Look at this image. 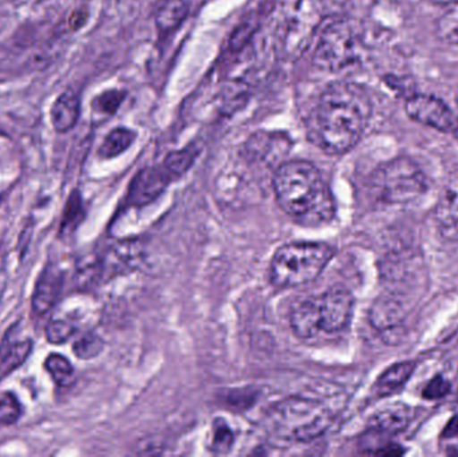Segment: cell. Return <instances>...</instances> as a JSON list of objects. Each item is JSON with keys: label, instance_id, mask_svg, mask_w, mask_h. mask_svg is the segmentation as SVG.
Wrapping results in <instances>:
<instances>
[{"label": "cell", "instance_id": "6da1fadb", "mask_svg": "<svg viewBox=\"0 0 458 457\" xmlns=\"http://www.w3.org/2000/svg\"><path fill=\"white\" fill-rule=\"evenodd\" d=\"M373 113L365 88L352 82H335L318 99L307 129L309 137L323 152L342 155L362 139Z\"/></svg>", "mask_w": 458, "mask_h": 457}, {"label": "cell", "instance_id": "7a4b0ae2", "mask_svg": "<svg viewBox=\"0 0 458 457\" xmlns=\"http://www.w3.org/2000/svg\"><path fill=\"white\" fill-rule=\"evenodd\" d=\"M274 190L280 208L299 224L318 227L335 216L333 193L319 169L309 161L283 163L275 172Z\"/></svg>", "mask_w": 458, "mask_h": 457}, {"label": "cell", "instance_id": "3957f363", "mask_svg": "<svg viewBox=\"0 0 458 457\" xmlns=\"http://www.w3.org/2000/svg\"><path fill=\"white\" fill-rule=\"evenodd\" d=\"M335 420V410L310 397L293 396L272 405L268 426L284 442L307 443L322 436Z\"/></svg>", "mask_w": 458, "mask_h": 457}, {"label": "cell", "instance_id": "277c9868", "mask_svg": "<svg viewBox=\"0 0 458 457\" xmlns=\"http://www.w3.org/2000/svg\"><path fill=\"white\" fill-rule=\"evenodd\" d=\"M335 250L320 241H299L285 244L274 254L269 266V278L282 289L311 284L327 267Z\"/></svg>", "mask_w": 458, "mask_h": 457}, {"label": "cell", "instance_id": "5b68a950", "mask_svg": "<svg viewBox=\"0 0 458 457\" xmlns=\"http://www.w3.org/2000/svg\"><path fill=\"white\" fill-rule=\"evenodd\" d=\"M374 196L382 203L408 204L428 190L422 169L409 157H398L382 164L370 180Z\"/></svg>", "mask_w": 458, "mask_h": 457}, {"label": "cell", "instance_id": "8992f818", "mask_svg": "<svg viewBox=\"0 0 458 457\" xmlns=\"http://www.w3.org/2000/svg\"><path fill=\"white\" fill-rule=\"evenodd\" d=\"M360 59V38L349 21L330 19L320 27L314 63L326 72H338L354 66Z\"/></svg>", "mask_w": 458, "mask_h": 457}, {"label": "cell", "instance_id": "52a82bcc", "mask_svg": "<svg viewBox=\"0 0 458 457\" xmlns=\"http://www.w3.org/2000/svg\"><path fill=\"white\" fill-rule=\"evenodd\" d=\"M320 332L338 333L346 329L354 313V297L342 286L331 287L322 295H318Z\"/></svg>", "mask_w": 458, "mask_h": 457}, {"label": "cell", "instance_id": "ba28073f", "mask_svg": "<svg viewBox=\"0 0 458 457\" xmlns=\"http://www.w3.org/2000/svg\"><path fill=\"white\" fill-rule=\"evenodd\" d=\"M405 109L409 117L422 125L430 126L443 133L458 131L457 115L440 98L417 94L406 101Z\"/></svg>", "mask_w": 458, "mask_h": 457}, {"label": "cell", "instance_id": "9c48e42d", "mask_svg": "<svg viewBox=\"0 0 458 457\" xmlns=\"http://www.w3.org/2000/svg\"><path fill=\"white\" fill-rule=\"evenodd\" d=\"M406 318L405 306L395 294L379 297L371 306L369 321L384 341L395 340Z\"/></svg>", "mask_w": 458, "mask_h": 457}, {"label": "cell", "instance_id": "30bf717a", "mask_svg": "<svg viewBox=\"0 0 458 457\" xmlns=\"http://www.w3.org/2000/svg\"><path fill=\"white\" fill-rule=\"evenodd\" d=\"M171 180L164 166L142 169L131 182L129 200L133 206H147L165 190Z\"/></svg>", "mask_w": 458, "mask_h": 457}, {"label": "cell", "instance_id": "8fae6325", "mask_svg": "<svg viewBox=\"0 0 458 457\" xmlns=\"http://www.w3.org/2000/svg\"><path fill=\"white\" fill-rule=\"evenodd\" d=\"M413 410L403 402L387 405L374 413L369 421L370 431L377 435H397L405 431L413 420Z\"/></svg>", "mask_w": 458, "mask_h": 457}, {"label": "cell", "instance_id": "7c38bea8", "mask_svg": "<svg viewBox=\"0 0 458 457\" xmlns=\"http://www.w3.org/2000/svg\"><path fill=\"white\" fill-rule=\"evenodd\" d=\"M139 263V244L134 241H120L113 244L101 262L98 263V274L101 275H120L133 270Z\"/></svg>", "mask_w": 458, "mask_h": 457}, {"label": "cell", "instance_id": "4fadbf2b", "mask_svg": "<svg viewBox=\"0 0 458 457\" xmlns=\"http://www.w3.org/2000/svg\"><path fill=\"white\" fill-rule=\"evenodd\" d=\"M291 329L301 340H310L320 333L319 309L317 297L306 298L296 303L291 311Z\"/></svg>", "mask_w": 458, "mask_h": 457}, {"label": "cell", "instance_id": "5bb4252c", "mask_svg": "<svg viewBox=\"0 0 458 457\" xmlns=\"http://www.w3.org/2000/svg\"><path fill=\"white\" fill-rule=\"evenodd\" d=\"M62 275L55 267H47L40 274L32 297V308L39 316L47 313L55 305L62 289Z\"/></svg>", "mask_w": 458, "mask_h": 457}, {"label": "cell", "instance_id": "9a60e30c", "mask_svg": "<svg viewBox=\"0 0 458 457\" xmlns=\"http://www.w3.org/2000/svg\"><path fill=\"white\" fill-rule=\"evenodd\" d=\"M80 97L74 90H66L59 94L51 109V123L59 133H66L74 128L80 117Z\"/></svg>", "mask_w": 458, "mask_h": 457}, {"label": "cell", "instance_id": "2e32d148", "mask_svg": "<svg viewBox=\"0 0 458 457\" xmlns=\"http://www.w3.org/2000/svg\"><path fill=\"white\" fill-rule=\"evenodd\" d=\"M436 219L448 235L458 233V177L444 187L436 207Z\"/></svg>", "mask_w": 458, "mask_h": 457}, {"label": "cell", "instance_id": "e0dca14e", "mask_svg": "<svg viewBox=\"0 0 458 457\" xmlns=\"http://www.w3.org/2000/svg\"><path fill=\"white\" fill-rule=\"evenodd\" d=\"M417 364L414 361L398 362L387 368L374 384V394L378 397L392 396L395 392L400 391L409 378L413 375Z\"/></svg>", "mask_w": 458, "mask_h": 457}, {"label": "cell", "instance_id": "ac0fdd59", "mask_svg": "<svg viewBox=\"0 0 458 457\" xmlns=\"http://www.w3.org/2000/svg\"><path fill=\"white\" fill-rule=\"evenodd\" d=\"M190 11L188 0H163L156 10L155 21L160 34H171L182 26Z\"/></svg>", "mask_w": 458, "mask_h": 457}, {"label": "cell", "instance_id": "d6986e66", "mask_svg": "<svg viewBox=\"0 0 458 457\" xmlns=\"http://www.w3.org/2000/svg\"><path fill=\"white\" fill-rule=\"evenodd\" d=\"M136 140V133L131 129H113L99 148V156L104 158H114L129 149Z\"/></svg>", "mask_w": 458, "mask_h": 457}, {"label": "cell", "instance_id": "ffe728a7", "mask_svg": "<svg viewBox=\"0 0 458 457\" xmlns=\"http://www.w3.org/2000/svg\"><path fill=\"white\" fill-rule=\"evenodd\" d=\"M196 157H198V149L193 147L184 148V149L174 150L169 153L164 161V169L166 173L171 176V179H177L187 173L193 164H195Z\"/></svg>", "mask_w": 458, "mask_h": 457}, {"label": "cell", "instance_id": "44dd1931", "mask_svg": "<svg viewBox=\"0 0 458 457\" xmlns=\"http://www.w3.org/2000/svg\"><path fill=\"white\" fill-rule=\"evenodd\" d=\"M45 368L56 385L67 386L74 380V368L61 354H50L46 359Z\"/></svg>", "mask_w": 458, "mask_h": 457}, {"label": "cell", "instance_id": "7402d4cb", "mask_svg": "<svg viewBox=\"0 0 458 457\" xmlns=\"http://www.w3.org/2000/svg\"><path fill=\"white\" fill-rule=\"evenodd\" d=\"M77 332L78 329L74 325L55 314L46 327V337H47L48 343H54V345H61V343H67L70 338L74 337Z\"/></svg>", "mask_w": 458, "mask_h": 457}, {"label": "cell", "instance_id": "603a6c76", "mask_svg": "<svg viewBox=\"0 0 458 457\" xmlns=\"http://www.w3.org/2000/svg\"><path fill=\"white\" fill-rule=\"evenodd\" d=\"M234 443V435L223 419L215 420L212 428L211 450L215 453H228Z\"/></svg>", "mask_w": 458, "mask_h": 457}, {"label": "cell", "instance_id": "cb8c5ba5", "mask_svg": "<svg viewBox=\"0 0 458 457\" xmlns=\"http://www.w3.org/2000/svg\"><path fill=\"white\" fill-rule=\"evenodd\" d=\"M104 349V341L94 333H86L72 345V351L81 360H91L98 356Z\"/></svg>", "mask_w": 458, "mask_h": 457}, {"label": "cell", "instance_id": "d4e9b609", "mask_svg": "<svg viewBox=\"0 0 458 457\" xmlns=\"http://www.w3.org/2000/svg\"><path fill=\"white\" fill-rule=\"evenodd\" d=\"M21 404L13 394H0V424L13 426L21 418Z\"/></svg>", "mask_w": 458, "mask_h": 457}, {"label": "cell", "instance_id": "484cf974", "mask_svg": "<svg viewBox=\"0 0 458 457\" xmlns=\"http://www.w3.org/2000/svg\"><path fill=\"white\" fill-rule=\"evenodd\" d=\"M437 34L444 42L458 46V10L441 16L437 23Z\"/></svg>", "mask_w": 458, "mask_h": 457}, {"label": "cell", "instance_id": "4316f807", "mask_svg": "<svg viewBox=\"0 0 458 457\" xmlns=\"http://www.w3.org/2000/svg\"><path fill=\"white\" fill-rule=\"evenodd\" d=\"M30 349H31V346H30L29 341L13 343V345L8 346L7 351L3 353L0 368H3L4 370H11L18 367L29 356Z\"/></svg>", "mask_w": 458, "mask_h": 457}, {"label": "cell", "instance_id": "83f0119b", "mask_svg": "<svg viewBox=\"0 0 458 457\" xmlns=\"http://www.w3.org/2000/svg\"><path fill=\"white\" fill-rule=\"evenodd\" d=\"M123 97H125V94L120 90L105 91V93L97 97L96 101H94V107L102 114H114L123 104Z\"/></svg>", "mask_w": 458, "mask_h": 457}, {"label": "cell", "instance_id": "f1b7e54d", "mask_svg": "<svg viewBox=\"0 0 458 457\" xmlns=\"http://www.w3.org/2000/svg\"><path fill=\"white\" fill-rule=\"evenodd\" d=\"M253 32H255V26L250 21L239 24L232 32L231 39H229V48L232 51L242 50L250 42V38L253 37Z\"/></svg>", "mask_w": 458, "mask_h": 457}, {"label": "cell", "instance_id": "f546056e", "mask_svg": "<svg viewBox=\"0 0 458 457\" xmlns=\"http://www.w3.org/2000/svg\"><path fill=\"white\" fill-rule=\"evenodd\" d=\"M451 392V384L443 376H436L428 383L422 392V397L427 400H438L445 397Z\"/></svg>", "mask_w": 458, "mask_h": 457}, {"label": "cell", "instance_id": "4dcf8cb0", "mask_svg": "<svg viewBox=\"0 0 458 457\" xmlns=\"http://www.w3.org/2000/svg\"><path fill=\"white\" fill-rule=\"evenodd\" d=\"M86 21H88V11L75 10L69 19L70 29L80 30L81 27L85 26Z\"/></svg>", "mask_w": 458, "mask_h": 457}, {"label": "cell", "instance_id": "1f68e13d", "mask_svg": "<svg viewBox=\"0 0 458 457\" xmlns=\"http://www.w3.org/2000/svg\"><path fill=\"white\" fill-rule=\"evenodd\" d=\"M441 436H443L444 439H454V437L458 436V415L454 416V418L448 421Z\"/></svg>", "mask_w": 458, "mask_h": 457}, {"label": "cell", "instance_id": "d6a6232c", "mask_svg": "<svg viewBox=\"0 0 458 457\" xmlns=\"http://www.w3.org/2000/svg\"><path fill=\"white\" fill-rule=\"evenodd\" d=\"M433 3H436V4H452V3H457L458 0H432Z\"/></svg>", "mask_w": 458, "mask_h": 457}]
</instances>
